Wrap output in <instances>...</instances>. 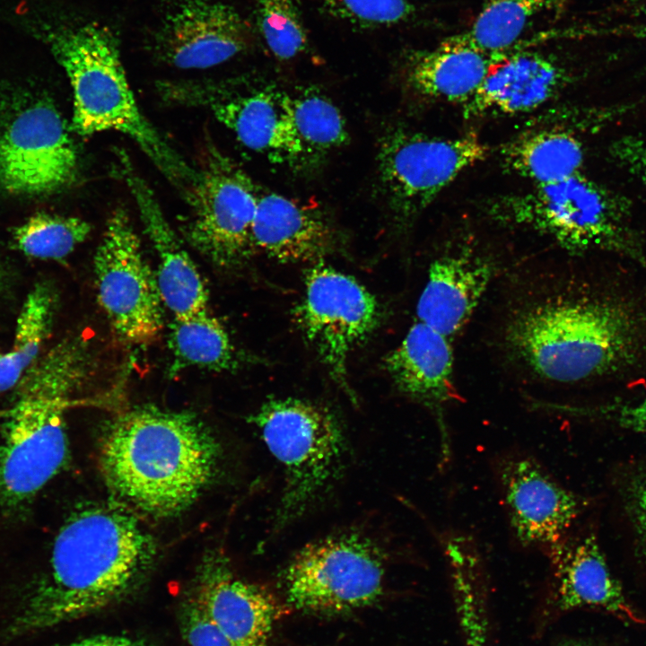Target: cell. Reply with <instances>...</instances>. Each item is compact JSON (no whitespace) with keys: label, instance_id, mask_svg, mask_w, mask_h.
Listing matches in <instances>:
<instances>
[{"label":"cell","instance_id":"1","mask_svg":"<svg viewBox=\"0 0 646 646\" xmlns=\"http://www.w3.org/2000/svg\"><path fill=\"white\" fill-rule=\"evenodd\" d=\"M155 552L153 538L128 510L104 503L75 511L59 529L45 574L7 634L39 632L121 602L144 581Z\"/></svg>","mask_w":646,"mask_h":646},{"label":"cell","instance_id":"2","mask_svg":"<svg viewBox=\"0 0 646 646\" xmlns=\"http://www.w3.org/2000/svg\"><path fill=\"white\" fill-rule=\"evenodd\" d=\"M221 446L194 413L152 405L115 417L104 431L100 464L109 487L148 515L189 508L214 480Z\"/></svg>","mask_w":646,"mask_h":646},{"label":"cell","instance_id":"3","mask_svg":"<svg viewBox=\"0 0 646 646\" xmlns=\"http://www.w3.org/2000/svg\"><path fill=\"white\" fill-rule=\"evenodd\" d=\"M92 366L88 345L65 338L41 354L13 388L0 438V508L5 513L28 509L64 467L65 411Z\"/></svg>","mask_w":646,"mask_h":646},{"label":"cell","instance_id":"4","mask_svg":"<svg viewBox=\"0 0 646 646\" xmlns=\"http://www.w3.org/2000/svg\"><path fill=\"white\" fill-rule=\"evenodd\" d=\"M641 326L625 305L590 298H549L519 310L506 341L533 373L576 382L632 364L642 345Z\"/></svg>","mask_w":646,"mask_h":646},{"label":"cell","instance_id":"5","mask_svg":"<svg viewBox=\"0 0 646 646\" xmlns=\"http://www.w3.org/2000/svg\"><path fill=\"white\" fill-rule=\"evenodd\" d=\"M44 36L73 89V130L81 135L116 131L130 137L168 179L188 188L196 170L141 112L112 32L90 22L57 27Z\"/></svg>","mask_w":646,"mask_h":646},{"label":"cell","instance_id":"6","mask_svg":"<svg viewBox=\"0 0 646 646\" xmlns=\"http://www.w3.org/2000/svg\"><path fill=\"white\" fill-rule=\"evenodd\" d=\"M487 208L493 219L546 234L574 254L603 249L646 266L631 200L581 173L502 196Z\"/></svg>","mask_w":646,"mask_h":646},{"label":"cell","instance_id":"7","mask_svg":"<svg viewBox=\"0 0 646 646\" xmlns=\"http://www.w3.org/2000/svg\"><path fill=\"white\" fill-rule=\"evenodd\" d=\"M251 422L284 470L275 522L282 528L301 516L337 477L345 461V438L327 409L297 398L266 401Z\"/></svg>","mask_w":646,"mask_h":646},{"label":"cell","instance_id":"8","mask_svg":"<svg viewBox=\"0 0 646 646\" xmlns=\"http://www.w3.org/2000/svg\"><path fill=\"white\" fill-rule=\"evenodd\" d=\"M78 172L75 145L46 96L0 83V188L22 196L50 195Z\"/></svg>","mask_w":646,"mask_h":646},{"label":"cell","instance_id":"9","mask_svg":"<svg viewBox=\"0 0 646 646\" xmlns=\"http://www.w3.org/2000/svg\"><path fill=\"white\" fill-rule=\"evenodd\" d=\"M488 152L473 133L442 137L406 129L388 131L380 139L377 162L390 209L402 222L415 218Z\"/></svg>","mask_w":646,"mask_h":646},{"label":"cell","instance_id":"10","mask_svg":"<svg viewBox=\"0 0 646 646\" xmlns=\"http://www.w3.org/2000/svg\"><path fill=\"white\" fill-rule=\"evenodd\" d=\"M384 566L378 548L356 534L302 547L284 575L288 602L302 610L339 613L364 607L381 594Z\"/></svg>","mask_w":646,"mask_h":646},{"label":"cell","instance_id":"11","mask_svg":"<svg viewBox=\"0 0 646 646\" xmlns=\"http://www.w3.org/2000/svg\"><path fill=\"white\" fill-rule=\"evenodd\" d=\"M93 264L98 301L117 336L133 345L155 339L163 327V302L123 209L109 218Z\"/></svg>","mask_w":646,"mask_h":646},{"label":"cell","instance_id":"12","mask_svg":"<svg viewBox=\"0 0 646 646\" xmlns=\"http://www.w3.org/2000/svg\"><path fill=\"white\" fill-rule=\"evenodd\" d=\"M258 196V188L240 168L216 148H209L188 188L192 208L188 241L216 266H236L253 249Z\"/></svg>","mask_w":646,"mask_h":646},{"label":"cell","instance_id":"13","mask_svg":"<svg viewBox=\"0 0 646 646\" xmlns=\"http://www.w3.org/2000/svg\"><path fill=\"white\" fill-rule=\"evenodd\" d=\"M163 93L208 109L244 146L273 162L295 163L307 158L292 123L290 93L273 84L170 83L164 84Z\"/></svg>","mask_w":646,"mask_h":646},{"label":"cell","instance_id":"14","mask_svg":"<svg viewBox=\"0 0 646 646\" xmlns=\"http://www.w3.org/2000/svg\"><path fill=\"white\" fill-rule=\"evenodd\" d=\"M295 317L333 380L354 397L347 361L380 323L375 296L352 276L319 264L306 275Z\"/></svg>","mask_w":646,"mask_h":646},{"label":"cell","instance_id":"15","mask_svg":"<svg viewBox=\"0 0 646 646\" xmlns=\"http://www.w3.org/2000/svg\"><path fill=\"white\" fill-rule=\"evenodd\" d=\"M248 28L238 12L219 0H178L155 36V52L180 69L223 64L248 45Z\"/></svg>","mask_w":646,"mask_h":646},{"label":"cell","instance_id":"16","mask_svg":"<svg viewBox=\"0 0 646 646\" xmlns=\"http://www.w3.org/2000/svg\"><path fill=\"white\" fill-rule=\"evenodd\" d=\"M500 477L511 526L523 546L557 544L582 509L581 498L529 458L506 460Z\"/></svg>","mask_w":646,"mask_h":646},{"label":"cell","instance_id":"17","mask_svg":"<svg viewBox=\"0 0 646 646\" xmlns=\"http://www.w3.org/2000/svg\"><path fill=\"white\" fill-rule=\"evenodd\" d=\"M189 590L234 646H267L278 607L264 589L239 578L228 559L209 552Z\"/></svg>","mask_w":646,"mask_h":646},{"label":"cell","instance_id":"18","mask_svg":"<svg viewBox=\"0 0 646 646\" xmlns=\"http://www.w3.org/2000/svg\"><path fill=\"white\" fill-rule=\"evenodd\" d=\"M118 172L135 199L157 254L155 276L162 302L178 319L207 310L208 292L199 271L166 220L151 188L122 153Z\"/></svg>","mask_w":646,"mask_h":646},{"label":"cell","instance_id":"19","mask_svg":"<svg viewBox=\"0 0 646 646\" xmlns=\"http://www.w3.org/2000/svg\"><path fill=\"white\" fill-rule=\"evenodd\" d=\"M397 388L428 408L437 419L443 458L450 454L444 409L457 397L450 338L417 321L385 359Z\"/></svg>","mask_w":646,"mask_h":646},{"label":"cell","instance_id":"20","mask_svg":"<svg viewBox=\"0 0 646 646\" xmlns=\"http://www.w3.org/2000/svg\"><path fill=\"white\" fill-rule=\"evenodd\" d=\"M565 69L553 58L518 50L495 64L475 92L463 104V115H513L534 110L566 85Z\"/></svg>","mask_w":646,"mask_h":646},{"label":"cell","instance_id":"21","mask_svg":"<svg viewBox=\"0 0 646 646\" xmlns=\"http://www.w3.org/2000/svg\"><path fill=\"white\" fill-rule=\"evenodd\" d=\"M493 273L492 262L469 250L440 256L431 263L418 299V321L448 338L454 336L471 318Z\"/></svg>","mask_w":646,"mask_h":646},{"label":"cell","instance_id":"22","mask_svg":"<svg viewBox=\"0 0 646 646\" xmlns=\"http://www.w3.org/2000/svg\"><path fill=\"white\" fill-rule=\"evenodd\" d=\"M558 606L564 610L594 608L626 622L641 616L626 600L594 536L549 546Z\"/></svg>","mask_w":646,"mask_h":646},{"label":"cell","instance_id":"23","mask_svg":"<svg viewBox=\"0 0 646 646\" xmlns=\"http://www.w3.org/2000/svg\"><path fill=\"white\" fill-rule=\"evenodd\" d=\"M252 247L281 262H303L332 247L327 223L315 211L281 194L258 190Z\"/></svg>","mask_w":646,"mask_h":646},{"label":"cell","instance_id":"24","mask_svg":"<svg viewBox=\"0 0 646 646\" xmlns=\"http://www.w3.org/2000/svg\"><path fill=\"white\" fill-rule=\"evenodd\" d=\"M511 54H490L471 43L465 33L454 35L416 54L408 66L407 82L423 97L465 104L492 67Z\"/></svg>","mask_w":646,"mask_h":646},{"label":"cell","instance_id":"25","mask_svg":"<svg viewBox=\"0 0 646 646\" xmlns=\"http://www.w3.org/2000/svg\"><path fill=\"white\" fill-rule=\"evenodd\" d=\"M503 167L535 185L557 182L581 173V141L568 129L543 128L523 133L500 149Z\"/></svg>","mask_w":646,"mask_h":646},{"label":"cell","instance_id":"26","mask_svg":"<svg viewBox=\"0 0 646 646\" xmlns=\"http://www.w3.org/2000/svg\"><path fill=\"white\" fill-rule=\"evenodd\" d=\"M56 296L46 283L28 292L16 319L12 346L0 354V393L13 389L41 355L53 325Z\"/></svg>","mask_w":646,"mask_h":646},{"label":"cell","instance_id":"27","mask_svg":"<svg viewBox=\"0 0 646 646\" xmlns=\"http://www.w3.org/2000/svg\"><path fill=\"white\" fill-rule=\"evenodd\" d=\"M169 347L173 358L171 374L187 367L221 371L237 365V353L226 329L207 310L174 318Z\"/></svg>","mask_w":646,"mask_h":646},{"label":"cell","instance_id":"28","mask_svg":"<svg viewBox=\"0 0 646 646\" xmlns=\"http://www.w3.org/2000/svg\"><path fill=\"white\" fill-rule=\"evenodd\" d=\"M558 0H488L469 31L467 39L490 54H510L517 49L529 23L554 6Z\"/></svg>","mask_w":646,"mask_h":646},{"label":"cell","instance_id":"29","mask_svg":"<svg viewBox=\"0 0 646 646\" xmlns=\"http://www.w3.org/2000/svg\"><path fill=\"white\" fill-rule=\"evenodd\" d=\"M290 109L307 158L340 148L349 141L342 112L327 96L317 90L290 93Z\"/></svg>","mask_w":646,"mask_h":646},{"label":"cell","instance_id":"30","mask_svg":"<svg viewBox=\"0 0 646 646\" xmlns=\"http://www.w3.org/2000/svg\"><path fill=\"white\" fill-rule=\"evenodd\" d=\"M91 231L90 223L81 218L39 212L14 228L13 240L28 257L59 260L83 242Z\"/></svg>","mask_w":646,"mask_h":646},{"label":"cell","instance_id":"31","mask_svg":"<svg viewBox=\"0 0 646 646\" xmlns=\"http://www.w3.org/2000/svg\"><path fill=\"white\" fill-rule=\"evenodd\" d=\"M257 18L260 33L276 57L290 59L305 48L307 36L295 0H258Z\"/></svg>","mask_w":646,"mask_h":646},{"label":"cell","instance_id":"32","mask_svg":"<svg viewBox=\"0 0 646 646\" xmlns=\"http://www.w3.org/2000/svg\"><path fill=\"white\" fill-rule=\"evenodd\" d=\"M325 9L344 21L364 27L396 24L413 12L407 0H319Z\"/></svg>","mask_w":646,"mask_h":646},{"label":"cell","instance_id":"33","mask_svg":"<svg viewBox=\"0 0 646 646\" xmlns=\"http://www.w3.org/2000/svg\"><path fill=\"white\" fill-rule=\"evenodd\" d=\"M538 406L569 415L600 419L615 423L621 428L646 434V396L638 400L596 406L544 403Z\"/></svg>","mask_w":646,"mask_h":646},{"label":"cell","instance_id":"34","mask_svg":"<svg viewBox=\"0 0 646 646\" xmlns=\"http://www.w3.org/2000/svg\"><path fill=\"white\" fill-rule=\"evenodd\" d=\"M179 619L188 646H234L190 590L181 601Z\"/></svg>","mask_w":646,"mask_h":646},{"label":"cell","instance_id":"35","mask_svg":"<svg viewBox=\"0 0 646 646\" xmlns=\"http://www.w3.org/2000/svg\"><path fill=\"white\" fill-rule=\"evenodd\" d=\"M452 579L467 646H485L483 619L478 611L476 575L459 572Z\"/></svg>","mask_w":646,"mask_h":646},{"label":"cell","instance_id":"36","mask_svg":"<svg viewBox=\"0 0 646 646\" xmlns=\"http://www.w3.org/2000/svg\"><path fill=\"white\" fill-rule=\"evenodd\" d=\"M624 502L646 565V467L633 473L624 486Z\"/></svg>","mask_w":646,"mask_h":646},{"label":"cell","instance_id":"37","mask_svg":"<svg viewBox=\"0 0 646 646\" xmlns=\"http://www.w3.org/2000/svg\"><path fill=\"white\" fill-rule=\"evenodd\" d=\"M612 162L646 188V134L624 135L615 139L608 149Z\"/></svg>","mask_w":646,"mask_h":646},{"label":"cell","instance_id":"38","mask_svg":"<svg viewBox=\"0 0 646 646\" xmlns=\"http://www.w3.org/2000/svg\"><path fill=\"white\" fill-rule=\"evenodd\" d=\"M60 646H152L144 640L118 634H97Z\"/></svg>","mask_w":646,"mask_h":646},{"label":"cell","instance_id":"39","mask_svg":"<svg viewBox=\"0 0 646 646\" xmlns=\"http://www.w3.org/2000/svg\"><path fill=\"white\" fill-rule=\"evenodd\" d=\"M565 646H588V645H585L582 643H571V644H567Z\"/></svg>","mask_w":646,"mask_h":646}]
</instances>
